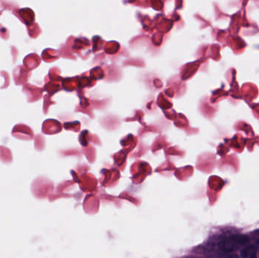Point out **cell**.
Returning a JSON list of instances; mask_svg holds the SVG:
<instances>
[{"label":"cell","mask_w":259,"mask_h":258,"mask_svg":"<svg viewBox=\"0 0 259 258\" xmlns=\"http://www.w3.org/2000/svg\"><path fill=\"white\" fill-rule=\"evenodd\" d=\"M249 238L242 236H234L220 241L219 248L226 252H232L247 243Z\"/></svg>","instance_id":"6da1fadb"},{"label":"cell","mask_w":259,"mask_h":258,"mask_svg":"<svg viewBox=\"0 0 259 258\" xmlns=\"http://www.w3.org/2000/svg\"><path fill=\"white\" fill-rule=\"evenodd\" d=\"M14 14H15L19 20L24 23L26 26L30 25L34 23L35 21V14L32 9H29V8H24V9H16L14 10Z\"/></svg>","instance_id":"7a4b0ae2"},{"label":"cell","mask_w":259,"mask_h":258,"mask_svg":"<svg viewBox=\"0 0 259 258\" xmlns=\"http://www.w3.org/2000/svg\"><path fill=\"white\" fill-rule=\"evenodd\" d=\"M12 135L15 138L22 140H30L33 139L34 133L31 128L26 126L24 124H19L13 128Z\"/></svg>","instance_id":"3957f363"},{"label":"cell","mask_w":259,"mask_h":258,"mask_svg":"<svg viewBox=\"0 0 259 258\" xmlns=\"http://www.w3.org/2000/svg\"><path fill=\"white\" fill-rule=\"evenodd\" d=\"M30 70L26 68L24 66H19L14 70L13 77L16 85L25 84L30 78Z\"/></svg>","instance_id":"277c9868"},{"label":"cell","mask_w":259,"mask_h":258,"mask_svg":"<svg viewBox=\"0 0 259 258\" xmlns=\"http://www.w3.org/2000/svg\"><path fill=\"white\" fill-rule=\"evenodd\" d=\"M23 92L27 95V101L29 103L35 102L41 97V89L40 88L36 87L32 84H24Z\"/></svg>","instance_id":"5b68a950"},{"label":"cell","mask_w":259,"mask_h":258,"mask_svg":"<svg viewBox=\"0 0 259 258\" xmlns=\"http://www.w3.org/2000/svg\"><path fill=\"white\" fill-rule=\"evenodd\" d=\"M23 63H24V66L26 68L32 70L40 65L41 59H40L39 56H37V54H30L24 58Z\"/></svg>","instance_id":"8992f818"},{"label":"cell","mask_w":259,"mask_h":258,"mask_svg":"<svg viewBox=\"0 0 259 258\" xmlns=\"http://www.w3.org/2000/svg\"><path fill=\"white\" fill-rule=\"evenodd\" d=\"M257 255V249L254 245H249L241 251V256L244 258H256Z\"/></svg>","instance_id":"52a82bcc"},{"label":"cell","mask_w":259,"mask_h":258,"mask_svg":"<svg viewBox=\"0 0 259 258\" xmlns=\"http://www.w3.org/2000/svg\"><path fill=\"white\" fill-rule=\"evenodd\" d=\"M27 33L31 38H37L41 34V30L39 26L34 22L32 24L27 26Z\"/></svg>","instance_id":"ba28073f"},{"label":"cell","mask_w":259,"mask_h":258,"mask_svg":"<svg viewBox=\"0 0 259 258\" xmlns=\"http://www.w3.org/2000/svg\"><path fill=\"white\" fill-rule=\"evenodd\" d=\"M0 37L5 40H8L9 37V30L6 27H2V25H0Z\"/></svg>","instance_id":"9c48e42d"},{"label":"cell","mask_w":259,"mask_h":258,"mask_svg":"<svg viewBox=\"0 0 259 258\" xmlns=\"http://www.w3.org/2000/svg\"></svg>","instance_id":"30bf717a"}]
</instances>
